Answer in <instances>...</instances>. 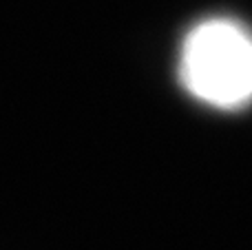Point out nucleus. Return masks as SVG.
<instances>
[{
	"label": "nucleus",
	"instance_id": "obj_1",
	"mask_svg": "<svg viewBox=\"0 0 252 250\" xmlns=\"http://www.w3.org/2000/svg\"><path fill=\"white\" fill-rule=\"evenodd\" d=\"M179 78L192 97L215 109L252 102V31L230 18H210L184 38Z\"/></svg>",
	"mask_w": 252,
	"mask_h": 250
}]
</instances>
